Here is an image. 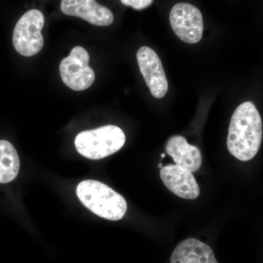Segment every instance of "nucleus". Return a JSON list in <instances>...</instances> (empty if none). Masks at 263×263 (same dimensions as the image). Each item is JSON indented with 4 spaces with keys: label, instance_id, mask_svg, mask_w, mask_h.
<instances>
[{
    "label": "nucleus",
    "instance_id": "1",
    "mask_svg": "<svg viewBox=\"0 0 263 263\" xmlns=\"http://www.w3.org/2000/svg\"><path fill=\"white\" fill-rule=\"evenodd\" d=\"M262 122L258 110L252 102H245L236 108L230 119L227 146L235 158L243 162L252 160L260 148Z\"/></svg>",
    "mask_w": 263,
    "mask_h": 263
},
{
    "label": "nucleus",
    "instance_id": "2",
    "mask_svg": "<svg viewBox=\"0 0 263 263\" xmlns=\"http://www.w3.org/2000/svg\"><path fill=\"white\" fill-rule=\"evenodd\" d=\"M76 193L84 206L103 219L119 221L127 212V203L124 197L100 181H81Z\"/></svg>",
    "mask_w": 263,
    "mask_h": 263
},
{
    "label": "nucleus",
    "instance_id": "3",
    "mask_svg": "<svg viewBox=\"0 0 263 263\" xmlns=\"http://www.w3.org/2000/svg\"><path fill=\"white\" fill-rule=\"evenodd\" d=\"M125 142V134L121 128L106 125L81 132L76 136L75 146L80 155L98 160L117 153Z\"/></svg>",
    "mask_w": 263,
    "mask_h": 263
},
{
    "label": "nucleus",
    "instance_id": "4",
    "mask_svg": "<svg viewBox=\"0 0 263 263\" xmlns=\"http://www.w3.org/2000/svg\"><path fill=\"white\" fill-rule=\"evenodd\" d=\"M44 24V15L38 10H29L21 17L13 34V46L19 54L29 57L41 51L44 45L41 34Z\"/></svg>",
    "mask_w": 263,
    "mask_h": 263
},
{
    "label": "nucleus",
    "instance_id": "5",
    "mask_svg": "<svg viewBox=\"0 0 263 263\" xmlns=\"http://www.w3.org/2000/svg\"><path fill=\"white\" fill-rule=\"evenodd\" d=\"M89 54L85 48L76 46L60 63L62 80L71 89L84 91L94 83L95 74L89 67Z\"/></svg>",
    "mask_w": 263,
    "mask_h": 263
},
{
    "label": "nucleus",
    "instance_id": "6",
    "mask_svg": "<svg viewBox=\"0 0 263 263\" xmlns=\"http://www.w3.org/2000/svg\"><path fill=\"white\" fill-rule=\"evenodd\" d=\"M170 23L175 34L190 44L200 42L203 33V18L200 10L190 3L175 5L170 13Z\"/></svg>",
    "mask_w": 263,
    "mask_h": 263
},
{
    "label": "nucleus",
    "instance_id": "7",
    "mask_svg": "<svg viewBox=\"0 0 263 263\" xmlns=\"http://www.w3.org/2000/svg\"><path fill=\"white\" fill-rule=\"evenodd\" d=\"M137 60L152 95L155 98H164L168 91V83L157 53L148 46H142L137 52Z\"/></svg>",
    "mask_w": 263,
    "mask_h": 263
},
{
    "label": "nucleus",
    "instance_id": "8",
    "mask_svg": "<svg viewBox=\"0 0 263 263\" xmlns=\"http://www.w3.org/2000/svg\"><path fill=\"white\" fill-rule=\"evenodd\" d=\"M61 10L65 15L79 17L100 27L110 25L114 21L111 10L96 0H62Z\"/></svg>",
    "mask_w": 263,
    "mask_h": 263
},
{
    "label": "nucleus",
    "instance_id": "9",
    "mask_svg": "<svg viewBox=\"0 0 263 263\" xmlns=\"http://www.w3.org/2000/svg\"><path fill=\"white\" fill-rule=\"evenodd\" d=\"M160 178L164 186L181 198L195 200L200 195V187L193 173L176 164H168L161 168Z\"/></svg>",
    "mask_w": 263,
    "mask_h": 263
},
{
    "label": "nucleus",
    "instance_id": "10",
    "mask_svg": "<svg viewBox=\"0 0 263 263\" xmlns=\"http://www.w3.org/2000/svg\"><path fill=\"white\" fill-rule=\"evenodd\" d=\"M165 150L167 155L174 159L176 165L181 168L193 173L201 167V152L197 146L189 144L184 137L174 136L170 138Z\"/></svg>",
    "mask_w": 263,
    "mask_h": 263
},
{
    "label": "nucleus",
    "instance_id": "11",
    "mask_svg": "<svg viewBox=\"0 0 263 263\" xmlns=\"http://www.w3.org/2000/svg\"><path fill=\"white\" fill-rule=\"evenodd\" d=\"M171 263H219L210 246L196 238H187L173 252Z\"/></svg>",
    "mask_w": 263,
    "mask_h": 263
},
{
    "label": "nucleus",
    "instance_id": "12",
    "mask_svg": "<svg viewBox=\"0 0 263 263\" xmlns=\"http://www.w3.org/2000/svg\"><path fill=\"white\" fill-rule=\"evenodd\" d=\"M20 170V160L15 147L5 140H0V183L11 182Z\"/></svg>",
    "mask_w": 263,
    "mask_h": 263
},
{
    "label": "nucleus",
    "instance_id": "13",
    "mask_svg": "<svg viewBox=\"0 0 263 263\" xmlns=\"http://www.w3.org/2000/svg\"><path fill=\"white\" fill-rule=\"evenodd\" d=\"M120 1L123 5L131 7L138 10L146 9L154 3V0H120Z\"/></svg>",
    "mask_w": 263,
    "mask_h": 263
},
{
    "label": "nucleus",
    "instance_id": "14",
    "mask_svg": "<svg viewBox=\"0 0 263 263\" xmlns=\"http://www.w3.org/2000/svg\"><path fill=\"white\" fill-rule=\"evenodd\" d=\"M158 167H160V168H162V167H163V166H162V164H158Z\"/></svg>",
    "mask_w": 263,
    "mask_h": 263
},
{
    "label": "nucleus",
    "instance_id": "15",
    "mask_svg": "<svg viewBox=\"0 0 263 263\" xmlns=\"http://www.w3.org/2000/svg\"><path fill=\"white\" fill-rule=\"evenodd\" d=\"M164 157H165V155H164V154H162V158H164Z\"/></svg>",
    "mask_w": 263,
    "mask_h": 263
}]
</instances>
